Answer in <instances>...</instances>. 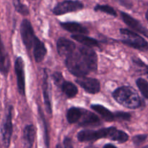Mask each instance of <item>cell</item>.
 Masks as SVG:
<instances>
[{
    "label": "cell",
    "mask_w": 148,
    "mask_h": 148,
    "mask_svg": "<svg viewBox=\"0 0 148 148\" xmlns=\"http://www.w3.org/2000/svg\"><path fill=\"white\" fill-rule=\"evenodd\" d=\"M137 88L141 92L142 95L145 98L148 99V82L143 78H139L136 81Z\"/></svg>",
    "instance_id": "24"
},
{
    "label": "cell",
    "mask_w": 148,
    "mask_h": 148,
    "mask_svg": "<svg viewBox=\"0 0 148 148\" xmlns=\"http://www.w3.org/2000/svg\"><path fill=\"white\" fill-rule=\"evenodd\" d=\"M100 139H109L122 144L128 141L129 135L122 130L114 127L98 130H84L77 134V140L81 143L94 142Z\"/></svg>",
    "instance_id": "2"
},
{
    "label": "cell",
    "mask_w": 148,
    "mask_h": 148,
    "mask_svg": "<svg viewBox=\"0 0 148 148\" xmlns=\"http://www.w3.org/2000/svg\"><path fill=\"white\" fill-rule=\"evenodd\" d=\"M90 108L98 114H100L103 119L105 120L106 121L111 122L114 121V114L103 106L99 105V104H92L90 106Z\"/></svg>",
    "instance_id": "20"
},
{
    "label": "cell",
    "mask_w": 148,
    "mask_h": 148,
    "mask_svg": "<svg viewBox=\"0 0 148 148\" xmlns=\"http://www.w3.org/2000/svg\"><path fill=\"white\" fill-rule=\"evenodd\" d=\"M99 117L94 113L82 108V115L77 124L81 127H96L101 124Z\"/></svg>",
    "instance_id": "11"
},
{
    "label": "cell",
    "mask_w": 148,
    "mask_h": 148,
    "mask_svg": "<svg viewBox=\"0 0 148 148\" xmlns=\"http://www.w3.org/2000/svg\"><path fill=\"white\" fill-rule=\"evenodd\" d=\"M33 53L35 60L38 63L43 62L47 53V50L45 44L36 36L33 46Z\"/></svg>",
    "instance_id": "15"
},
{
    "label": "cell",
    "mask_w": 148,
    "mask_h": 148,
    "mask_svg": "<svg viewBox=\"0 0 148 148\" xmlns=\"http://www.w3.org/2000/svg\"><path fill=\"white\" fill-rule=\"evenodd\" d=\"M120 14H121L123 21L124 22L126 25H127L129 27H130L137 33H141V34L144 35L145 36L148 38L147 30L142 25V23L140 21H138L137 20L134 19V17H132L131 15H130L127 13L124 12H121Z\"/></svg>",
    "instance_id": "13"
},
{
    "label": "cell",
    "mask_w": 148,
    "mask_h": 148,
    "mask_svg": "<svg viewBox=\"0 0 148 148\" xmlns=\"http://www.w3.org/2000/svg\"><path fill=\"white\" fill-rule=\"evenodd\" d=\"M59 88L67 98H75L78 93V89L76 85L72 82L66 81L65 79L61 83Z\"/></svg>",
    "instance_id": "18"
},
{
    "label": "cell",
    "mask_w": 148,
    "mask_h": 148,
    "mask_svg": "<svg viewBox=\"0 0 148 148\" xmlns=\"http://www.w3.org/2000/svg\"><path fill=\"white\" fill-rule=\"evenodd\" d=\"M75 82L90 94H97L101 90V84L98 79L95 78L87 77L86 76L80 77L76 79Z\"/></svg>",
    "instance_id": "9"
},
{
    "label": "cell",
    "mask_w": 148,
    "mask_h": 148,
    "mask_svg": "<svg viewBox=\"0 0 148 148\" xmlns=\"http://www.w3.org/2000/svg\"><path fill=\"white\" fill-rule=\"evenodd\" d=\"M51 87L49 85V75H48L47 69H43V82H42V90H43V100H44L45 107L47 113L50 115L52 114V108L51 102V95H50Z\"/></svg>",
    "instance_id": "12"
},
{
    "label": "cell",
    "mask_w": 148,
    "mask_h": 148,
    "mask_svg": "<svg viewBox=\"0 0 148 148\" xmlns=\"http://www.w3.org/2000/svg\"><path fill=\"white\" fill-rule=\"evenodd\" d=\"M51 77L53 82H54V84L58 87V88H59V85H61V83L64 80V78L63 75H62V74L59 72H53L51 75Z\"/></svg>",
    "instance_id": "27"
},
{
    "label": "cell",
    "mask_w": 148,
    "mask_h": 148,
    "mask_svg": "<svg viewBox=\"0 0 148 148\" xmlns=\"http://www.w3.org/2000/svg\"><path fill=\"white\" fill-rule=\"evenodd\" d=\"M14 69L17 76V85L20 95H25V63L21 56H18L14 62Z\"/></svg>",
    "instance_id": "8"
},
{
    "label": "cell",
    "mask_w": 148,
    "mask_h": 148,
    "mask_svg": "<svg viewBox=\"0 0 148 148\" xmlns=\"http://www.w3.org/2000/svg\"><path fill=\"white\" fill-rule=\"evenodd\" d=\"M32 1H33V0H32Z\"/></svg>",
    "instance_id": "36"
},
{
    "label": "cell",
    "mask_w": 148,
    "mask_h": 148,
    "mask_svg": "<svg viewBox=\"0 0 148 148\" xmlns=\"http://www.w3.org/2000/svg\"><path fill=\"white\" fill-rule=\"evenodd\" d=\"M10 59L8 53L6 51L4 43L0 35V72L4 76H7L10 71Z\"/></svg>",
    "instance_id": "14"
},
{
    "label": "cell",
    "mask_w": 148,
    "mask_h": 148,
    "mask_svg": "<svg viewBox=\"0 0 148 148\" xmlns=\"http://www.w3.org/2000/svg\"><path fill=\"white\" fill-rule=\"evenodd\" d=\"M84 8L83 3L75 0H65L56 4L52 12L55 15H62L72 12L81 10Z\"/></svg>",
    "instance_id": "6"
},
{
    "label": "cell",
    "mask_w": 148,
    "mask_h": 148,
    "mask_svg": "<svg viewBox=\"0 0 148 148\" xmlns=\"http://www.w3.org/2000/svg\"><path fill=\"white\" fill-rule=\"evenodd\" d=\"M82 108L71 107L66 112V119L69 124H77L82 115Z\"/></svg>",
    "instance_id": "21"
},
{
    "label": "cell",
    "mask_w": 148,
    "mask_h": 148,
    "mask_svg": "<svg viewBox=\"0 0 148 148\" xmlns=\"http://www.w3.org/2000/svg\"><path fill=\"white\" fill-rule=\"evenodd\" d=\"M143 68H145V75H147V77H148V66L147 65H145Z\"/></svg>",
    "instance_id": "33"
},
{
    "label": "cell",
    "mask_w": 148,
    "mask_h": 148,
    "mask_svg": "<svg viewBox=\"0 0 148 148\" xmlns=\"http://www.w3.org/2000/svg\"><path fill=\"white\" fill-rule=\"evenodd\" d=\"M132 62L133 63L135 64L136 65H137V66H139V67H144L145 66V64L144 63V62H143V61L141 60L140 59H139V58L137 57H133L132 58Z\"/></svg>",
    "instance_id": "30"
},
{
    "label": "cell",
    "mask_w": 148,
    "mask_h": 148,
    "mask_svg": "<svg viewBox=\"0 0 148 148\" xmlns=\"http://www.w3.org/2000/svg\"><path fill=\"white\" fill-rule=\"evenodd\" d=\"M121 42L126 46L140 51H146L148 49V43L147 40L137 33L128 30V29H120Z\"/></svg>",
    "instance_id": "4"
},
{
    "label": "cell",
    "mask_w": 148,
    "mask_h": 148,
    "mask_svg": "<svg viewBox=\"0 0 148 148\" xmlns=\"http://www.w3.org/2000/svg\"><path fill=\"white\" fill-rule=\"evenodd\" d=\"M56 49L58 53L62 57L66 58L75 51L77 46L72 40L65 38H59L56 42Z\"/></svg>",
    "instance_id": "10"
},
{
    "label": "cell",
    "mask_w": 148,
    "mask_h": 148,
    "mask_svg": "<svg viewBox=\"0 0 148 148\" xmlns=\"http://www.w3.org/2000/svg\"><path fill=\"white\" fill-rule=\"evenodd\" d=\"M146 147H148V145H147V146H146Z\"/></svg>",
    "instance_id": "35"
},
{
    "label": "cell",
    "mask_w": 148,
    "mask_h": 148,
    "mask_svg": "<svg viewBox=\"0 0 148 148\" xmlns=\"http://www.w3.org/2000/svg\"><path fill=\"white\" fill-rule=\"evenodd\" d=\"M72 38L75 40L76 41L79 42V43L82 44L83 46H88V47H99V42L96 39L93 38H90L84 34H74L72 35Z\"/></svg>",
    "instance_id": "19"
},
{
    "label": "cell",
    "mask_w": 148,
    "mask_h": 148,
    "mask_svg": "<svg viewBox=\"0 0 148 148\" xmlns=\"http://www.w3.org/2000/svg\"><path fill=\"white\" fill-rule=\"evenodd\" d=\"M36 131L33 124H29L25 127L23 134V147L30 148L33 146Z\"/></svg>",
    "instance_id": "16"
},
{
    "label": "cell",
    "mask_w": 148,
    "mask_h": 148,
    "mask_svg": "<svg viewBox=\"0 0 148 148\" xmlns=\"http://www.w3.org/2000/svg\"><path fill=\"white\" fill-rule=\"evenodd\" d=\"M38 113L39 115H40V118H41L42 122L43 124V129H44V140H45V144H46V147H49V131H48L47 128V123L45 119L44 115H43V112L41 110L40 107H38Z\"/></svg>",
    "instance_id": "25"
},
{
    "label": "cell",
    "mask_w": 148,
    "mask_h": 148,
    "mask_svg": "<svg viewBox=\"0 0 148 148\" xmlns=\"http://www.w3.org/2000/svg\"><path fill=\"white\" fill-rule=\"evenodd\" d=\"M3 145L5 147H8L10 145L11 137L12 134V106H9L5 119L1 127Z\"/></svg>",
    "instance_id": "7"
},
{
    "label": "cell",
    "mask_w": 148,
    "mask_h": 148,
    "mask_svg": "<svg viewBox=\"0 0 148 148\" xmlns=\"http://www.w3.org/2000/svg\"><path fill=\"white\" fill-rule=\"evenodd\" d=\"M13 5L19 14L24 16L28 15L30 14L28 7L22 2V0H13Z\"/></svg>",
    "instance_id": "22"
},
{
    "label": "cell",
    "mask_w": 148,
    "mask_h": 148,
    "mask_svg": "<svg viewBox=\"0 0 148 148\" xmlns=\"http://www.w3.org/2000/svg\"><path fill=\"white\" fill-rule=\"evenodd\" d=\"M131 114L127 112L118 111L114 114V120L118 119L119 121H130L131 119Z\"/></svg>",
    "instance_id": "26"
},
{
    "label": "cell",
    "mask_w": 148,
    "mask_h": 148,
    "mask_svg": "<svg viewBox=\"0 0 148 148\" xmlns=\"http://www.w3.org/2000/svg\"><path fill=\"white\" fill-rule=\"evenodd\" d=\"M63 144H64V147H73V144H72V141L69 137H66L64 138L63 141Z\"/></svg>",
    "instance_id": "31"
},
{
    "label": "cell",
    "mask_w": 148,
    "mask_h": 148,
    "mask_svg": "<svg viewBox=\"0 0 148 148\" xmlns=\"http://www.w3.org/2000/svg\"><path fill=\"white\" fill-rule=\"evenodd\" d=\"M145 17H146V19H147V20H148V10H147V12H146V14H145Z\"/></svg>",
    "instance_id": "34"
},
{
    "label": "cell",
    "mask_w": 148,
    "mask_h": 148,
    "mask_svg": "<svg viewBox=\"0 0 148 148\" xmlns=\"http://www.w3.org/2000/svg\"><path fill=\"white\" fill-rule=\"evenodd\" d=\"M65 65L74 76H86L98 69V56L92 48L77 46L75 51L65 58Z\"/></svg>",
    "instance_id": "1"
},
{
    "label": "cell",
    "mask_w": 148,
    "mask_h": 148,
    "mask_svg": "<svg viewBox=\"0 0 148 148\" xmlns=\"http://www.w3.org/2000/svg\"><path fill=\"white\" fill-rule=\"evenodd\" d=\"M116 1H118L121 5L124 6V7H127L128 9L132 8V3L130 0H116Z\"/></svg>",
    "instance_id": "29"
},
{
    "label": "cell",
    "mask_w": 148,
    "mask_h": 148,
    "mask_svg": "<svg viewBox=\"0 0 148 148\" xmlns=\"http://www.w3.org/2000/svg\"><path fill=\"white\" fill-rule=\"evenodd\" d=\"M94 10L95 12H104L106 14H110L114 17H116L117 13L116 10L113 8L112 7L109 5H101V4H97L95 7H94Z\"/></svg>",
    "instance_id": "23"
},
{
    "label": "cell",
    "mask_w": 148,
    "mask_h": 148,
    "mask_svg": "<svg viewBox=\"0 0 148 148\" xmlns=\"http://www.w3.org/2000/svg\"><path fill=\"white\" fill-rule=\"evenodd\" d=\"M61 26L64 30L75 34H84L87 35L89 33V30L87 27L83 26L79 23L76 22H65V23H60Z\"/></svg>",
    "instance_id": "17"
},
{
    "label": "cell",
    "mask_w": 148,
    "mask_h": 148,
    "mask_svg": "<svg viewBox=\"0 0 148 148\" xmlns=\"http://www.w3.org/2000/svg\"><path fill=\"white\" fill-rule=\"evenodd\" d=\"M147 136L146 134H139V135L134 136L132 138L133 143H134V145L138 147L145 143V141L147 140Z\"/></svg>",
    "instance_id": "28"
},
{
    "label": "cell",
    "mask_w": 148,
    "mask_h": 148,
    "mask_svg": "<svg viewBox=\"0 0 148 148\" xmlns=\"http://www.w3.org/2000/svg\"><path fill=\"white\" fill-rule=\"evenodd\" d=\"M20 34H21L22 40L26 49L27 50L32 49L36 36L35 35L31 23L28 20L24 19L22 21L20 25Z\"/></svg>",
    "instance_id": "5"
},
{
    "label": "cell",
    "mask_w": 148,
    "mask_h": 148,
    "mask_svg": "<svg viewBox=\"0 0 148 148\" xmlns=\"http://www.w3.org/2000/svg\"><path fill=\"white\" fill-rule=\"evenodd\" d=\"M104 147H113V148H116V147L113 144H106L104 145Z\"/></svg>",
    "instance_id": "32"
},
{
    "label": "cell",
    "mask_w": 148,
    "mask_h": 148,
    "mask_svg": "<svg viewBox=\"0 0 148 148\" xmlns=\"http://www.w3.org/2000/svg\"><path fill=\"white\" fill-rule=\"evenodd\" d=\"M113 98L120 105L131 109L140 108L143 101L135 90L130 86L118 88L113 92Z\"/></svg>",
    "instance_id": "3"
}]
</instances>
